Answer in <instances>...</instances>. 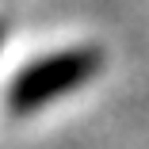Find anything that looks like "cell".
<instances>
[{
    "label": "cell",
    "mask_w": 149,
    "mask_h": 149,
    "mask_svg": "<svg viewBox=\"0 0 149 149\" xmlns=\"http://www.w3.org/2000/svg\"><path fill=\"white\" fill-rule=\"evenodd\" d=\"M100 69H103V54L96 46H69V50L46 54L15 73L4 103L12 115H35V111L50 107L54 100L77 92L80 84H88Z\"/></svg>",
    "instance_id": "obj_1"
},
{
    "label": "cell",
    "mask_w": 149,
    "mask_h": 149,
    "mask_svg": "<svg viewBox=\"0 0 149 149\" xmlns=\"http://www.w3.org/2000/svg\"><path fill=\"white\" fill-rule=\"evenodd\" d=\"M0 38H4V31H0Z\"/></svg>",
    "instance_id": "obj_2"
}]
</instances>
